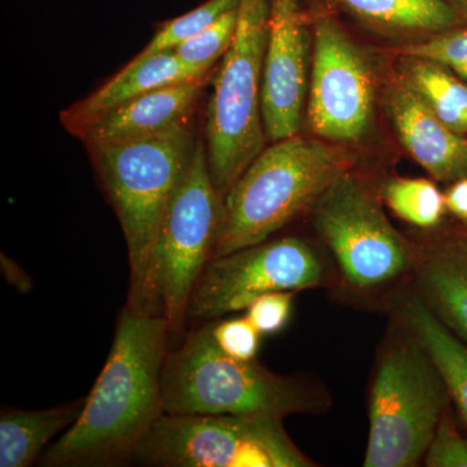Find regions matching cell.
<instances>
[{
  "mask_svg": "<svg viewBox=\"0 0 467 467\" xmlns=\"http://www.w3.org/2000/svg\"><path fill=\"white\" fill-rule=\"evenodd\" d=\"M238 7L239 0H205L192 11L162 23L149 45L134 58L140 60L161 52L173 51L178 46L202 32L223 15Z\"/></svg>",
  "mask_w": 467,
  "mask_h": 467,
  "instance_id": "22",
  "label": "cell"
},
{
  "mask_svg": "<svg viewBox=\"0 0 467 467\" xmlns=\"http://www.w3.org/2000/svg\"><path fill=\"white\" fill-rule=\"evenodd\" d=\"M238 26V8L227 12L202 32L174 48L175 57L187 66L209 70L218 58L225 57Z\"/></svg>",
  "mask_w": 467,
  "mask_h": 467,
  "instance_id": "23",
  "label": "cell"
},
{
  "mask_svg": "<svg viewBox=\"0 0 467 467\" xmlns=\"http://www.w3.org/2000/svg\"><path fill=\"white\" fill-rule=\"evenodd\" d=\"M387 109L401 143L427 173L441 182L467 177V140L435 115L405 77L387 95Z\"/></svg>",
  "mask_w": 467,
  "mask_h": 467,
  "instance_id": "13",
  "label": "cell"
},
{
  "mask_svg": "<svg viewBox=\"0 0 467 467\" xmlns=\"http://www.w3.org/2000/svg\"><path fill=\"white\" fill-rule=\"evenodd\" d=\"M423 465L427 467H467V441L454 425L450 405L439 420Z\"/></svg>",
  "mask_w": 467,
  "mask_h": 467,
  "instance_id": "26",
  "label": "cell"
},
{
  "mask_svg": "<svg viewBox=\"0 0 467 467\" xmlns=\"http://www.w3.org/2000/svg\"><path fill=\"white\" fill-rule=\"evenodd\" d=\"M448 405L450 395L434 361L398 319L384 339L374 371L362 465H420Z\"/></svg>",
  "mask_w": 467,
  "mask_h": 467,
  "instance_id": "5",
  "label": "cell"
},
{
  "mask_svg": "<svg viewBox=\"0 0 467 467\" xmlns=\"http://www.w3.org/2000/svg\"><path fill=\"white\" fill-rule=\"evenodd\" d=\"M350 12L392 29L441 32L459 23L456 9L444 0H337Z\"/></svg>",
  "mask_w": 467,
  "mask_h": 467,
  "instance_id": "19",
  "label": "cell"
},
{
  "mask_svg": "<svg viewBox=\"0 0 467 467\" xmlns=\"http://www.w3.org/2000/svg\"><path fill=\"white\" fill-rule=\"evenodd\" d=\"M223 202L209 173L205 140L199 138L153 252V304L171 334L182 331L193 288L213 257Z\"/></svg>",
  "mask_w": 467,
  "mask_h": 467,
  "instance_id": "8",
  "label": "cell"
},
{
  "mask_svg": "<svg viewBox=\"0 0 467 467\" xmlns=\"http://www.w3.org/2000/svg\"><path fill=\"white\" fill-rule=\"evenodd\" d=\"M192 124L134 142L86 147L115 209L126 247L128 303L158 315L152 297V261L160 227L195 152Z\"/></svg>",
  "mask_w": 467,
  "mask_h": 467,
  "instance_id": "2",
  "label": "cell"
},
{
  "mask_svg": "<svg viewBox=\"0 0 467 467\" xmlns=\"http://www.w3.org/2000/svg\"><path fill=\"white\" fill-rule=\"evenodd\" d=\"M312 46L303 0H270L263 77V119L270 142L299 134Z\"/></svg>",
  "mask_w": 467,
  "mask_h": 467,
  "instance_id": "12",
  "label": "cell"
},
{
  "mask_svg": "<svg viewBox=\"0 0 467 467\" xmlns=\"http://www.w3.org/2000/svg\"><path fill=\"white\" fill-rule=\"evenodd\" d=\"M383 199L396 216L410 225L430 229L441 221L445 195L425 178H396L384 186Z\"/></svg>",
  "mask_w": 467,
  "mask_h": 467,
  "instance_id": "21",
  "label": "cell"
},
{
  "mask_svg": "<svg viewBox=\"0 0 467 467\" xmlns=\"http://www.w3.org/2000/svg\"><path fill=\"white\" fill-rule=\"evenodd\" d=\"M207 70L196 69L175 57L173 51L147 58H133L97 90L60 113L67 133L79 138L94 122L129 101L164 86L207 78Z\"/></svg>",
  "mask_w": 467,
  "mask_h": 467,
  "instance_id": "15",
  "label": "cell"
},
{
  "mask_svg": "<svg viewBox=\"0 0 467 467\" xmlns=\"http://www.w3.org/2000/svg\"><path fill=\"white\" fill-rule=\"evenodd\" d=\"M404 54L450 67L467 82V26L434 36L430 41L410 45Z\"/></svg>",
  "mask_w": 467,
  "mask_h": 467,
  "instance_id": "24",
  "label": "cell"
},
{
  "mask_svg": "<svg viewBox=\"0 0 467 467\" xmlns=\"http://www.w3.org/2000/svg\"><path fill=\"white\" fill-rule=\"evenodd\" d=\"M396 317L434 361L451 400L467 426V344L451 333L413 290L396 300Z\"/></svg>",
  "mask_w": 467,
  "mask_h": 467,
  "instance_id": "17",
  "label": "cell"
},
{
  "mask_svg": "<svg viewBox=\"0 0 467 467\" xmlns=\"http://www.w3.org/2000/svg\"><path fill=\"white\" fill-rule=\"evenodd\" d=\"M348 161L321 138L297 134L265 147L223 196L212 259L272 238L312 209Z\"/></svg>",
  "mask_w": 467,
  "mask_h": 467,
  "instance_id": "4",
  "label": "cell"
},
{
  "mask_svg": "<svg viewBox=\"0 0 467 467\" xmlns=\"http://www.w3.org/2000/svg\"><path fill=\"white\" fill-rule=\"evenodd\" d=\"M405 78L448 128L467 134V82L441 64L418 57L409 61Z\"/></svg>",
  "mask_w": 467,
  "mask_h": 467,
  "instance_id": "20",
  "label": "cell"
},
{
  "mask_svg": "<svg viewBox=\"0 0 467 467\" xmlns=\"http://www.w3.org/2000/svg\"><path fill=\"white\" fill-rule=\"evenodd\" d=\"M205 78L164 86L107 113L79 140L86 147L146 140L190 124Z\"/></svg>",
  "mask_w": 467,
  "mask_h": 467,
  "instance_id": "14",
  "label": "cell"
},
{
  "mask_svg": "<svg viewBox=\"0 0 467 467\" xmlns=\"http://www.w3.org/2000/svg\"><path fill=\"white\" fill-rule=\"evenodd\" d=\"M2 272L8 284L16 287L18 291L26 294V292L32 290V279L14 260L9 259L5 254H2Z\"/></svg>",
  "mask_w": 467,
  "mask_h": 467,
  "instance_id": "29",
  "label": "cell"
},
{
  "mask_svg": "<svg viewBox=\"0 0 467 467\" xmlns=\"http://www.w3.org/2000/svg\"><path fill=\"white\" fill-rule=\"evenodd\" d=\"M313 221L346 284L373 291L413 275L417 247L389 223L367 187L348 171L322 192Z\"/></svg>",
  "mask_w": 467,
  "mask_h": 467,
  "instance_id": "9",
  "label": "cell"
},
{
  "mask_svg": "<svg viewBox=\"0 0 467 467\" xmlns=\"http://www.w3.org/2000/svg\"><path fill=\"white\" fill-rule=\"evenodd\" d=\"M168 322L125 306L97 382L75 425L43 451L46 467H113L130 463L164 416L162 370Z\"/></svg>",
  "mask_w": 467,
  "mask_h": 467,
  "instance_id": "1",
  "label": "cell"
},
{
  "mask_svg": "<svg viewBox=\"0 0 467 467\" xmlns=\"http://www.w3.org/2000/svg\"><path fill=\"white\" fill-rule=\"evenodd\" d=\"M413 291L442 324L467 344V243L417 247Z\"/></svg>",
  "mask_w": 467,
  "mask_h": 467,
  "instance_id": "16",
  "label": "cell"
},
{
  "mask_svg": "<svg viewBox=\"0 0 467 467\" xmlns=\"http://www.w3.org/2000/svg\"><path fill=\"white\" fill-rule=\"evenodd\" d=\"M466 2H467V0H466Z\"/></svg>",
  "mask_w": 467,
  "mask_h": 467,
  "instance_id": "30",
  "label": "cell"
},
{
  "mask_svg": "<svg viewBox=\"0 0 467 467\" xmlns=\"http://www.w3.org/2000/svg\"><path fill=\"white\" fill-rule=\"evenodd\" d=\"M269 8L270 0H239L235 36L208 104L209 173L223 196L265 149L263 77Z\"/></svg>",
  "mask_w": 467,
  "mask_h": 467,
  "instance_id": "6",
  "label": "cell"
},
{
  "mask_svg": "<svg viewBox=\"0 0 467 467\" xmlns=\"http://www.w3.org/2000/svg\"><path fill=\"white\" fill-rule=\"evenodd\" d=\"M445 205L454 216L467 223V177L456 181L445 193Z\"/></svg>",
  "mask_w": 467,
  "mask_h": 467,
  "instance_id": "28",
  "label": "cell"
},
{
  "mask_svg": "<svg viewBox=\"0 0 467 467\" xmlns=\"http://www.w3.org/2000/svg\"><path fill=\"white\" fill-rule=\"evenodd\" d=\"M374 77L367 57L335 18L313 23L308 122L316 137L352 143L368 130L373 116Z\"/></svg>",
  "mask_w": 467,
  "mask_h": 467,
  "instance_id": "11",
  "label": "cell"
},
{
  "mask_svg": "<svg viewBox=\"0 0 467 467\" xmlns=\"http://www.w3.org/2000/svg\"><path fill=\"white\" fill-rule=\"evenodd\" d=\"M212 337L221 352L229 358L252 361L259 355L261 337L247 316L208 322Z\"/></svg>",
  "mask_w": 467,
  "mask_h": 467,
  "instance_id": "25",
  "label": "cell"
},
{
  "mask_svg": "<svg viewBox=\"0 0 467 467\" xmlns=\"http://www.w3.org/2000/svg\"><path fill=\"white\" fill-rule=\"evenodd\" d=\"M165 414H321L331 398L317 379L275 373L257 359L221 352L208 322L169 350L162 370Z\"/></svg>",
  "mask_w": 467,
  "mask_h": 467,
  "instance_id": "3",
  "label": "cell"
},
{
  "mask_svg": "<svg viewBox=\"0 0 467 467\" xmlns=\"http://www.w3.org/2000/svg\"><path fill=\"white\" fill-rule=\"evenodd\" d=\"M86 399L42 410L3 409L0 416V467H29L48 442L75 425Z\"/></svg>",
  "mask_w": 467,
  "mask_h": 467,
  "instance_id": "18",
  "label": "cell"
},
{
  "mask_svg": "<svg viewBox=\"0 0 467 467\" xmlns=\"http://www.w3.org/2000/svg\"><path fill=\"white\" fill-rule=\"evenodd\" d=\"M296 292L275 291L263 295L252 301L244 310L252 325L263 337H270L285 330L290 322Z\"/></svg>",
  "mask_w": 467,
  "mask_h": 467,
  "instance_id": "27",
  "label": "cell"
},
{
  "mask_svg": "<svg viewBox=\"0 0 467 467\" xmlns=\"http://www.w3.org/2000/svg\"><path fill=\"white\" fill-rule=\"evenodd\" d=\"M325 278V264L309 243L270 238L209 261L190 297L187 321L226 317L269 292L309 290Z\"/></svg>",
  "mask_w": 467,
  "mask_h": 467,
  "instance_id": "10",
  "label": "cell"
},
{
  "mask_svg": "<svg viewBox=\"0 0 467 467\" xmlns=\"http://www.w3.org/2000/svg\"><path fill=\"white\" fill-rule=\"evenodd\" d=\"M159 467H312L284 418L265 414H164L130 463Z\"/></svg>",
  "mask_w": 467,
  "mask_h": 467,
  "instance_id": "7",
  "label": "cell"
}]
</instances>
